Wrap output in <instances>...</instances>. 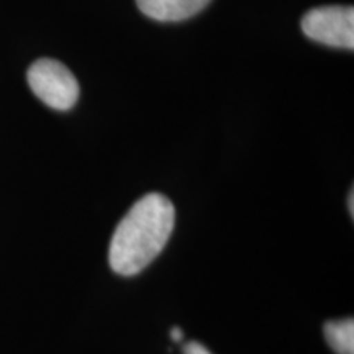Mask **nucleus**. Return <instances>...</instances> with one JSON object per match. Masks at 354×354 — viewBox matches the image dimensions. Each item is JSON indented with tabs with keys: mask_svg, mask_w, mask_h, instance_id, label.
Here are the masks:
<instances>
[{
	"mask_svg": "<svg viewBox=\"0 0 354 354\" xmlns=\"http://www.w3.org/2000/svg\"><path fill=\"white\" fill-rule=\"evenodd\" d=\"M184 354H212V353L205 346H203V344L190 342L189 344H185Z\"/></svg>",
	"mask_w": 354,
	"mask_h": 354,
	"instance_id": "obj_6",
	"label": "nucleus"
},
{
	"mask_svg": "<svg viewBox=\"0 0 354 354\" xmlns=\"http://www.w3.org/2000/svg\"><path fill=\"white\" fill-rule=\"evenodd\" d=\"M210 0H136V6L149 19L158 21H183L197 15Z\"/></svg>",
	"mask_w": 354,
	"mask_h": 354,
	"instance_id": "obj_4",
	"label": "nucleus"
},
{
	"mask_svg": "<svg viewBox=\"0 0 354 354\" xmlns=\"http://www.w3.org/2000/svg\"><path fill=\"white\" fill-rule=\"evenodd\" d=\"M176 210L162 194H146L115 228L109 250L110 268L120 276H136L165 250L174 230Z\"/></svg>",
	"mask_w": 354,
	"mask_h": 354,
	"instance_id": "obj_1",
	"label": "nucleus"
},
{
	"mask_svg": "<svg viewBox=\"0 0 354 354\" xmlns=\"http://www.w3.org/2000/svg\"><path fill=\"white\" fill-rule=\"evenodd\" d=\"M26 81L43 104L55 110L73 109L79 99V84L63 63L50 57L37 59L28 68Z\"/></svg>",
	"mask_w": 354,
	"mask_h": 354,
	"instance_id": "obj_2",
	"label": "nucleus"
},
{
	"mask_svg": "<svg viewBox=\"0 0 354 354\" xmlns=\"http://www.w3.org/2000/svg\"><path fill=\"white\" fill-rule=\"evenodd\" d=\"M325 338L338 354H354V320H333L325 325Z\"/></svg>",
	"mask_w": 354,
	"mask_h": 354,
	"instance_id": "obj_5",
	"label": "nucleus"
},
{
	"mask_svg": "<svg viewBox=\"0 0 354 354\" xmlns=\"http://www.w3.org/2000/svg\"><path fill=\"white\" fill-rule=\"evenodd\" d=\"M349 214H351V216L354 215V194H353V190L349 192Z\"/></svg>",
	"mask_w": 354,
	"mask_h": 354,
	"instance_id": "obj_8",
	"label": "nucleus"
},
{
	"mask_svg": "<svg viewBox=\"0 0 354 354\" xmlns=\"http://www.w3.org/2000/svg\"><path fill=\"white\" fill-rule=\"evenodd\" d=\"M171 338H172V342H180V339H183V331H180V328H172V331H171Z\"/></svg>",
	"mask_w": 354,
	"mask_h": 354,
	"instance_id": "obj_7",
	"label": "nucleus"
},
{
	"mask_svg": "<svg viewBox=\"0 0 354 354\" xmlns=\"http://www.w3.org/2000/svg\"><path fill=\"white\" fill-rule=\"evenodd\" d=\"M302 32L307 38L326 46L354 48V8L330 6L312 8L304 15Z\"/></svg>",
	"mask_w": 354,
	"mask_h": 354,
	"instance_id": "obj_3",
	"label": "nucleus"
}]
</instances>
